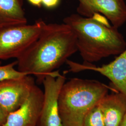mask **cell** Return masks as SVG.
I'll list each match as a JSON object with an SVG mask.
<instances>
[{
  "instance_id": "obj_1",
  "label": "cell",
  "mask_w": 126,
  "mask_h": 126,
  "mask_svg": "<svg viewBox=\"0 0 126 126\" xmlns=\"http://www.w3.org/2000/svg\"><path fill=\"white\" fill-rule=\"evenodd\" d=\"M78 51L76 36L66 24L45 23L39 36L17 59V70L40 84Z\"/></svg>"
},
{
  "instance_id": "obj_2",
  "label": "cell",
  "mask_w": 126,
  "mask_h": 126,
  "mask_svg": "<svg viewBox=\"0 0 126 126\" xmlns=\"http://www.w3.org/2000/svg\"><path fill=\"white\" fill-rule=\"evenodd\" d=\"M63 22L76 36L78 51L85 63L120 55L126 49L122 35L101 14H94L89 17L73 14L64 18Z\"/></svg>"
},
{
  "instance_id": "obj_3",
  "label": "cell",
  "mask_w": 126,
  "mask_h": 126,
  "mask_svg": "<svg viewBox=\"0 0 126 126\" xmlns=\"http://www.w3.org/2000/svg\"><path fill=\"white\" fill-rule=\"evenodd\" d=\"M99 81L73 78L65 82L59 96V113L63 126H82L86 114L108 93Z\"/></svg>"
},
{
  "instance_id": "obj_4",
  "label": "cell",
  "mask_w": 126,
  "mask_h": 126,
  "mask_svg": "<svg viewBox=\"0 0 126 126\" xmlns=\"http://www.w3.org/2000/svg\"><path fill=\"white\" fill-rule=\"evenodd\" d=\"M45 23L40 19L0 29V60L19 58L39 36Z\"/></svg>"
},
{
  "instance_id": "obj_5",
  "label": "cell",
  "mask_w": 126,
  "mask_h": 126,
  "mask_svg": "<svg viewBox=\"0 0 126 126\" xmlns=\"http://www.w3.org/2000/svg\"><path fill=\"white\" fill-rule=\"evenodd\" d=\"M65 80V76L57 71L47 76L43 81L44 100L36 126H63L59 113V99Z\"/></svg>"
},
{
  "instance_id": "obj_6",
  "label": "cell",
  "mask_w": 126,
  "mask_h": 126,
  "mask_svg": "<svg viewBox=\"0 0 126 126\" xmlns=\"http://www.w3.org/2000/svg\"><path fill=\"white\" fill-rule=\"evenodd\" d=\"M36 85L30 75L0 81V107L9 114L25 101Z\"/></svg>"
},
{
  "instance_id": "obj_7",
  "label": "cell",
  "mask_w": 126,
  "mask_h": 126,
  "mask_svg": "<svg viewBox=\"0 0 126 126\" xmlns=\"http://www.w3.org/2000/svg\"><path fill=\"white\" fill-rule=\"evenodd\" d=\"M78 14L89 17L95 13L103 15L116 28L126 22V4L124 0H77Z\"/></svg>"
},
{
  "instance_id": "obj_8",
  "label": "cell",
  "mask_w": 126,
  "mask_h": 126,
  "mask_svg": "<svg viewBox=\"0 0 126 126\" xmlns=\"http://www.w3.org/2000/svg\"><path fill=\"white\" fill-rule=\"evenodd\" d=\"M69 72H78L91 70L99 72L112 83L117 91L126 96V49L112 62L101 66L90 63L81 64L68 60Z\"/></svg>"
},
{
  "instance_id": "obj_9",
  "label": "cell",
  "mask_w": 126,
  "mask_h": 126,
  "mask_svg": "<svg viewBox=\"0 0 126 126\" xmlns=\"http://www.w3.org/2000/svg\"><path fill=\"white\" fill-rule=\"evenodd\" d=\"M44 100V92L36 85L23 105L8 114L3 126H36Z\"/></svg>"
},
{
  "instance_id": "obj_10",
  "label": "cell",
  "mask_w": 126,
  "mask_h": 126,
  "mask_svg": "<svg viewBox=\"0 0 126 126\" xmlns=\"http://www.w3.org/2000/svg\"><path fill=\"white\" fill-rule=\"evenodd\" d=\"M106 126H120L126 112V96L119 92L106 95L99 103Z\"/></svg>"
},
{
  "instance_id": "obj_11",
  "label": "cell",
  "mask_w": 126,
  "mask_h": 126,
  "mask_svg": "<svg viewBox=\"0 0 126 126\" xmlns=\"http://www.w3.org/2000/svg\"><path fill=\"white\" fill-rule=\"evenodd\" d=\"M27 23L22 0H0V29Z\"/></svg>"
},
{
  "instance_id": "obj_12",
  "label": "cell",
  "mask_w": 126,
  "mask_h": 126,
  "mask_svg": "<svg viewBox=\"0 0 126 126\" xmlns=\"http://www.w3.org/2000/svg\"><path fill=\"white\" fill-rule=\"evenodd\" d=\"M82 126H106L99 103L86 114Z\"/></svg>"
},
{
  "instance_id": "obj_13",
  "label": "cell",
  "mask_w": 126,
  "mask_h": 126,
  "mask_svg": "<svg viewBox=\"0 0 126 126\" xmlns=\"http://www.w3.org/2000/svg\"><path fill=\"white\" fill-rule=\"evenodd\" d=\"M17 61L6 65L0 64V81L6 79H16L28 75L25 72L19 71L15 67L17 66Z\"/></svg>"
},
{
  "instance_id": "obj_14",
  "label": "cell",
  "mask_w": 126,
  "mask_h": 126,
  "mask_svg": "<svg viewBox=\"0 0 126 126\" xmlns=\"http://www.w3.org/2000/svg\"><path fill=\"white\" fill-rule=\"evenodd\" d=\"M60 0H42V5L47 8L51 9L59 4Z\"/></svg>"
},
{
  "instance_id": "obj_15",
  "label": "cell",
  "mask_w": 126,
  "mask_h": 126,
  "mask_svg": "<svg viewBox=\"0 0 126 126\" xmlns=\"http://www.w3.org/2000/svg\"><path fill=\"white\" fill-rule=\"evenodd\" d=\"M8 115V113H6L0 107V126H3L4 124L6 122Z\"/></svg>"
},
{
  "instance_id": "obj_16",
  "label": "cell",
  "mask_w": 126,
  "mask_h": 126,
  "mask_svg": "<svg viewBox=\"0 0 126 126\" xmlns=\"http://www.w3.org/2000/svg\"><path fill=\"white\" fill-rule=\"evenodd\" d=\"M28 1L33 6L40 7L42 5V0H28Z\"/></svg>"
},
{
  "instance_id": "obj_17",
  "label": "cell",
  "mask_w": 126,
  "mask_h": 126,
  "mask_svg": "<svg viewBox=\"0 0 126 126\" xmlns=\"http://www.w3.org/2000/svg\"><path fill=\"white\" fill-rule=\"evenodd\" d=\"M120 126H126V112Z\"/></svg>"
},
{
  "instance_id": "obj_18",
  "label": "cell",
  "mask_w": 126,
  "mask_h": 126,
  "mask_svg": "<svg viewBox=\"0 0 126 126\" xmlns=\"http://www.w3.org/2000/svg\"></svg>"
}]
</instances>
